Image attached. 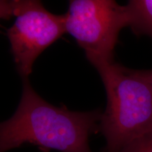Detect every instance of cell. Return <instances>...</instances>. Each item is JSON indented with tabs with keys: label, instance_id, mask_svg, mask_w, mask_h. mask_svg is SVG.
<instances>
[{
	"label": "cell",
	"instance_id": "obj_5",
	"mask_svg": "<svg viewBox=\"0 0 152 152\" xmlns=\"http://www.w3.org/2000/svg\"><path fill=\"white\" fill-rule=\"evenodd\" d=\"M128 27L137 35L152 39V0H130L125 6Z\"/></svg>",
	"mask_w": 152,
	"mask_h": 152
},
{
	"label": "cell",
	"instance_id": "obj_1",
	"mask_svg": "<svg viewBox=\"0 0 152 152\" xmlns=\"http://www.w3.org/2000/svg\"><path fill=\"white\" fill-rule=\"evenodd\" d=\"M23 80L20 103L14 115L0 122V152L24 144L59 152H92V134L99 132L102 111H75L42 98Z\"/></svg>",
	"mask_w": 152,
	"mask_h": 152
},
{
	"label": "cell",
	"instance_id": "obj_4",
	"mask_svg": "<svg viewBox=\"0 0 152 152\" xmlns=\"http://www.w3.org/2000/svg\"><path fill=\"white\" fill-rule=\"evenodd\" d=\"M14 1L16 19L7 36L17 70L28 79L39 55L66 33L65 16L52 14L39 1Z\"/></svg>",
	"mask_w": 152,
	"mask_h": 152
},
{
	"label": "cell",
	"instance_id": "obj_8",
	"mask_svg": "<svg viewBox=\"0 0 152 152\" xmlns=\"http://www.w3.org/2000/svg\"><path fill=\"white\" fill-rule=\"evenodd\" d=\"M141 72L142 75L149 82L150 84L152 86V70H147V71H142V70H141Z\"/></svg>",
	"mask_w": 152,
	"mask_h": 152
},
{
	"label": "cell",
	"instance_id": "obj_6",
	"mask_svg": "<svg viewBox=\"0 0 152 152\" xmlns=\"http://www.w3.org/2000/svg\"><path fill=\"white\" fill-rule=\"evenodd\" d=\"M115 152H152V130Z\"/></svg>",
	"mask_w": 152,
	"mask_h": 152
},
{
	"label": "cell",
	"instance_id": "obj_2",
	"mask_svg": "<svg viewBox=\"0 0 152 152\" xmlns=\"http://www.w3.org/2000/svg\"><path fill=\"white\" fill-rule=\"evenodd\" d=\"M95 68L107 99L99 125L106 142L102 152H115L152 130V86L140 70L115 61Z\"/></svg>",
	"mask_w": 152,
	"mask_h": 152
},
{
	"label": "cell",
	"instance_id": "obj_3",
	"mask_svg": "<svg viewBox=\"0 0 152 152\" xmlns=\"http://www.w3.org/2000/svg\"><path fill=\"white\" fill-rule=\"evenodd\" d=\"M64 16L66 33L94 68L114 61L120 32L128 27L125 6L113 0H72Z\"/></svg>",
	"mask_w": 152,
	"mask_h": 152
},
{
	"label": "cell",
	"instance_id": "obj_7",
	"mask_svg": "<svg viewBox=\"0 0 152 152\" xmlns=\"http://www.w3.org/2000/svg\"><path fill=\"white\" fill-rule=\"evenodd\" d=\"M15 16V1L0 0V20H8Z\"/></svg>",
	"mask_w": 152,
	"mask_h": 152
}]
</instances>
